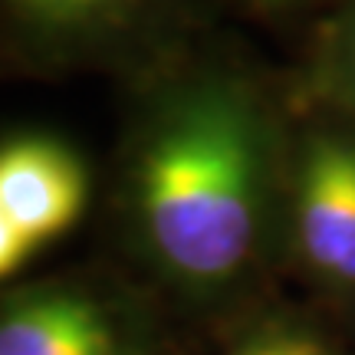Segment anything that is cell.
<instances>
[{"label": "cell", "mask_w": 355, "mask_h": 355, "mask_svg": "<svg viewBox=\"0 0 355 355\" xmlns=\"http://www.w3.org/2000/svg\"><path fill=\"white\" fill-rule=\"evenodd\" d=\"M273 122L250 83L181 69L145 99L125 152V214L171 286L214 296L254 263L273 188Z\"/></svg>", "instance_id": "6da1fadb"}, {"label": "cell", "mask_w": 355, "mask_h": 355, "mask_svg": "<svg viewBox=\"0 0 355 355\" xmlns=\"http://www.w3.org/2000/svg\"><path fill=\"white\" fill-rule=\"evenodd\" d=\"M230 355H332L329 345L306 329H263L243 339Z\"/></svg>", "instance_id": "52a82bcc"}, {"label": "cell", "mask_w": 355, "mask_h": 355, "mask_svg": "<svg viewBox=\"0 0 355 355\" xmlns=\"http://www.w3.org/2000/svg\"><path fill=\"white\" fill-rule=\"evenodd\" d=\"M53 53H86L128 37L155 0H0Z\"/></svg>", "instance_id": "5b68a950"}, {"label": "cell", "mask_w": 355, "mask_h": 355, "mask_svg": "<svg viewBox=\"0 0 355 355\" xmlns=\"http://www.w3.org/2000/svg\"><path fill=\"white\" fill-rule=\"evenodd\" d=\"M296 247L336 286H355V135L313 128L300 152L293 194Z\"/></svg>", "instance_id": "3957f363"}, {"label": "cell", "mask_w": 355, "mask_h": 355, "mask_svg": "<svg viewBox=\"0 0 355 355\" xmlns=\"http://www.w3.org/2000/svg\"><path fill=\"white\" fill-rule=\"evenodd\" d=\"M86 165L53 135H13L0 141V211L40 247L76 224L86 211Z\"/></svg>", "instance_id": "277c9868"}, {"label": "cell", "mask_w": 355, "mask_h": 355, "mask_svg": "<svg viewBox=\"0 0 355 355\" xmlns=\"http://www.w3.org/2000/svg\"><path fill=\"white\" fill-rule=\"evenodd\" d=\"M0 355H155L148 326L89 279H40L0 296Z\"/></svg>", "instance_id": "7a4b0ae2"}, {"label": "cell", "mask_w": 355, "mask_h": 355, "mask_svg": "<svg viewBox=\"0 0 355 355\" xmlns=\"http://www.w3.org/2000/svg\"><path fill=\"white\" fill-rule=\"evenodd\" d=\"M260 7H279V3H290V0H254Z\"/></svg>", "instance_id": "9c48e42d"}, {"label": "cell", "mask_w": 355, "mask_h": 355, "mask_svg": "<svg viewBox=\"0 0 355 355\" xmlns=\"http://www.w3.org/2000/svg\"><path fill=\"white\" fill-rule=\"evenodd\" d=\"M33 250H37V247L26 241L24 234H20V227L0 211V279L13 277V273L30 260Z\"/></svg>", "instance_id": "ba28073f"}, {"label": "cell", "mask_w": 355, "mask_h": 355, "mask_svg": "<svg viewBox=\"0 0 355 355\" xmlns=\"http://www.w3.org/2000/svg\"><path fill=\"white\" fill-rule=\"evenodd\" d=\"M322 83H326L332 99L355 119V0L336 26V37H332L329 53H326Z\"/></svg>", "instance_id": "8992f818"}]
</instances>
